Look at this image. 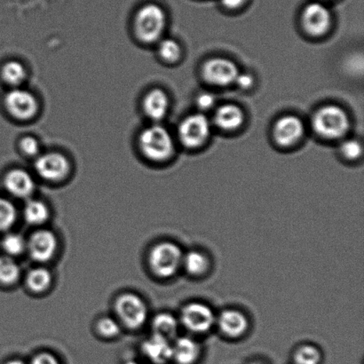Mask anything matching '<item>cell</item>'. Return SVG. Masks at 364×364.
<instances>
[{
  "mask_svg": "<svg viewBox=\"0 0 364 364\" xmlns=\"http://www.w3.org/2000/svg\"><path fill=\"white\" fill-rule=\"evenodd\" d=\"M53 277L51 272L44 267L32 269L25 277L26 287L33 294H44L51 287Z\"/></svg>",
  "mask_w": 364,
  "mask_h": 364,
  "instance_id": "cell-23",
  "label": "cell"
},
{
  "mask_svg": "<svg viewBox=\"0 0 364 364\" xmlns=\"http://www.w3.org/2000/svg\"><path fill=\"white\" fill-rule=\"evenodd\" d=\"M221 4L228 9H235L241 6L245 0H220Z\"/></svg>",
  "mask_w": 364,
  "mask_h": 364,
  "instance_id": "cell-36",
  "label": "cell"
},
{
  "mask_svg": "<svg viewBox=\"0 0 364 364\" xmlns=\"http://www.w3.org/2000/svg\"><path fill=\"white\" fill-rule=\"evenodd\" d=\"M51 216L50 208L45 202L39 199H28L23 208L25 221L31 226L41 227L48 223Z\"/></svg>",
  "mask_w": 364,
  "mask_h": 364,
  "instance_id": "cell-21",
  "label": "cell"
},
{
  "mask_svg": "<svg viewBox=\"0 0 364 364\" xmlns=\"http://www.w3.org/2000/svg\"><path fill=\"white\" fill-rule=\"evenodd\" d=\"M114 309L121 326L127 329L139 330L147 323L148 306L140 296L133 292L120 294L116 299Z\"/></svg>",
  "mask_w": 364,
  "mask_h": 364,
  "instance_id": "cell-4",
  "label": "cell"
},
{
  "mask_svg": "<svg viewBox=\"0 0 364 364\" xmlns=\"http://www.w3.org/2000/svg\"><path fill=\"white\" fill-rule=\"evenodd\" d=\"M59 241L53 231L41 228L27 240V252L35 262L44 264L55 258L58 252Z\"/></svg>",
  "mask_w": 364,
  "mask_h": 364,
  "instance_id": "cell-8",
  "label": "cell"
},
{
  "mask_svg": "<svg viewBox=\"0 0 364 364\" xmlns=\"http://www.w3.org/2000/svg\"><path fill=\"white\" fill-rule=\"evenodd\" d=\"M21 269L16 259L6 255H0V284L12 287L20 280Z\"/></svg>",
  "mask_w": 364,
  "mask_h": 364,
  "instance_id": "cell-24",
  "label": "cell"
},
{
  "mask_svg": "<svg viewBox=\"0 0 364 364\" xmlns=\"http://www.w3.org/2000/svg\"><path fill=\"white\" fill-rule=\"evenodd\" d=\"M180 321L171 313L158 314L151 321L153 334L159 335L173 341L178 337L180 329Z\"/></svg>",
  "mask_w": 364,
  "mask_h": 364,
  "instance_id": "cell-19",
  "label": "cell"
},
{
  "mask_svg": "<svg viewBox=\"0 0 364 364\" xmlns=\"http://www.w3.org/2000/svg\"><path fill=\"white\" fill-rule=\"evenodd\" d=\"M1 77L6 84L16 88L26 80L27 73L23 64L17 60H10L2 67Z\"/></svg>",
  "mask_w": 364,
  "mask_h": 364,
  "instance_id": "cell-26",
  "label": "cell"
},
{
  "mask_svg": "<svg viewBox=\"0 0 364 364\" xmlns=\"http://www.w3.org/2000/svg\"><path fill=\"white\" fill-rule=\"evenodd\" d=\"M7 112L14 119L28 121L37 115L38 102L30 91L19 87L12 88L4 99Z\"/></svg>",
  "mask_w": 364,
  "mask_h": 364,
  "instance_id": "cell-7",
  "label": "cell"
},
{
  "mask_svg": "<svg viewBox=\"0 0 364 364\" xmlns=\"http://www.w3.org/2000/svg\"><path fill=\"white\" fill-rule=\"evenodd\" d=\"M17 209L10 200L0 198V233H6L16 223Z\"/></svg>",
  "mask_w": 364,
  "mask_h": 364,
  "instance_id": "cell-28",
  "label": "cell"
},
{
  "mask_svg": "<svg viewBox=\"0 0 364 364\" xmlns=\"http://www.w3.org/2000/svg\"><path fill=\"white\" fill-rule=\"evenodd\" d=\"M20 149L24 156L30 158H37L41 155V145L37 139L31 136H26L21 139L20 141Z\"/></svg>",
  "mask_w": 364,
  "mask_h": 364,
  "instance_id": "cell-31",
  "label": "cell"
},
{
  "mask_svg": "<svg viewBox=\"0 0 364 364\" xmlns=\"http://www.w3.org/2000/svg\"><path fill=\"white\" fill-rule=\"evenodd\" d=\"M4 187L9 195L18 199H30L36 189L33 177L23 169L9 171L4 178Z\"/></svg>",
  "mask_w": 364,
  "mask_h": 364,
  "instance_id": "cell-14",
  "label": "cell"
},
{
  "mask_svg": "<svg viewBox=\"0 0 364 364\" xmlns=\"http://www.w3.org/2000/svg\"><path fill=\"white\" fill-rule=\"evenodd\" d=\"M216 326L225 337L235 340L244 337L250 329V322L245 314L237 309H227L216 318Z\"/></svg>",
  "mask_w": 364,
  "mask_h": 364,
  "instance_id": "cell-12",
  "label": "cell"
},
{
  "mask_svg": "<svg viewBox=\"0 0 364 364\" xmlns=\"http://www.w3.org/2000/svg\"><path fill=\"white\" fill-rule=\"evenodd\" d=\"M292 364H323V351L312 344H303L294 351Z\"/></svg>",
  "mask_w": 364,
  "mask_h": 364,
  "instance_id": "cell-25",
  "label": "cell"
},
{
  "mask_svg": "<svg viewBox=\"0 0 364 364\" xmlns=\"http://www.w3.org/2000/svg\"><path fill=\"white\" fill-rule=\"evenodd\" d=\"M139 148L146 159L153 162H163L173 153L172 135L160 124H153L141 132L139 136Z\"/></svg>",
  "mask_w": 364,
  "mask_h": 364,
  "instance_id": "cell-3",
  "label": "cell"
},
{
  "mask_svg": "<svg viewBox=\"0 0 364 364\" xmlns=\"http://www.w3.org/2000/svg\"><path fill=\"white\" fill-rule=\"evenodd\" d=\"M28 364H60V363L55 355L48 352H43L36 355Z\"/></svg>",
  "mask_w": 364,
  "mask_h": 364,
  "instance_id": "cell-33",
  "label": "cell"
},
{
  "mask_svg": "<svg viewBox=\"0 0 364 364\" xmlns=\"http://www.w3.org/2000/svg\"><path fill=\"white\" fill-rule=\"evenodd\" d=\"M36 173L43 180L58 182L65 179L70 173V163L65 156L57 152L46 153L37 156Z\"/></svg>",
  "mask_w": 364,
  "mask_h": 364,
  "instance_id": "cell-9",
  "label": "cell"
},
{
  "mask_svg": "<svg viewBox=\"0 0 364 364\" xmlns=\"http://www.w3.org/2000/svg\"><path fill=\"white\" fill-rule=\"evenodd\" d=\"M304 134V124L299 117L284 116L274 124V136L278 144L291 146L301 140Z\"/></svg>",
  "mask_w": 364,
  "mask_h": 364,
  "instance_id": "cell-17",
  "label": "cell"
},
{
  "mask_svg": "<svg viewBox=\"0 0 364 364\" xmlns=\"http://www.w3.org/2000/svg\"><path fill=\"white\" fill-rule=\"evenodd\" d=\"M203 355L202 345L195 338L177 337L173 341L172 363L176 364H198Z\"/></svg>",
  "mask_w": 364,
  "mask_h": 364,
  "instance_id": "cell-16",
  "label": "cell"
},
{
  "mask_svg": "<svg viewBox=\"0 0 364 364\" xmlns=\"http://www.w3.org/2000/svg\"><path fill=\"white\" fill-rule=\"evenodd\" d=\"M184 252L179 245L170 241L160 242L153 246L149 255L151 272L161 279H169L182 267Z\"/></svg>",
  "mask_w": 364,
  "mask_h": 364,
  "instance_id": "cell-1",
  "label": "cell"
},
{
  "mask_svg": "<svg viewBox=\"0 0 364 364\" xmlns=\"http://www.w3.org/2000/svg\"><path fill=\"white\" fill-rule=\"evenodd\" d=\"M121 324L119 320L112 316H102L96 323V331L100 336L105 338H114L119 336Z\"/></svg>",
  "mask_w": 364,
  "mask_h": 364,
  "instance_id": "cell-29",
  "label": "cell"
},
{
  "mask_svg": "<svg viewBox=\"0 0 364 364\" xmlns=\"http://www.w3.org/2000/svg\"><path fill=\"white\" fill-rule=\"evenodd\" d=\"M141 353L152 364H168L172 363L173 341L152 333L142 343Z\"/></svg>",
  "mask_w": 364,
  "mask_h": 364,
  "instance_id": "cell-15",
  "label": "cell"
},
{
  "mask_svg": "<svg viewBox=\"0 0 364 364\" xmlns=\"http://www.w3.org/2000/svg\"><path fill=\"white\" fill-rule=\"evenodd\" d=\"M313 126L321 136L338 139L348 133L350 121L348 114L341 107L329 105L323 107L316 113Z\"/></svg>",
  "mask_w": 364,
  "mask_h": 364,
  "instance_id": "cell-5",
  "label": "cell"
},
{
  "mask_svg": "<svg viewBox=\"0 0 364 364\" xmlns=\"http://www.w3.org/2000/svg\"><path fill=\"white\" fill-rule=\"evenodd\" d=\"M341 151L345 158L353 160L361 156L363 149L358 141L349 140L341 145Z\"/></svg>",
  "mask_w": 364,
  "mask_h": 364,
  "instance_id": "cell-32",
  "label": "cell"
},
{
  "mask_svg": "<svg viewBox=\"0 0 364 364\" xmlns=\"http://www.w3.org/2000/svg\"><path fill=\"white\" fill-rule=\"evenodd\" d=\"M124 364H141V363H139L138 362L136 361H128L126 363Z\"/></svg>",
  "mask_w": 364,
  "mask_h": 364,
  "instance_id": "cell-39",
  "label": "cell"
},
{
  "mask_svg": "<svg viewBox=\"0 0 364 364\" xmlns=\"http://www.w3.org/2000/svg\"><path fill=\"white\" fill-rule=\"evenodd\" d=\"M239 73L237 67L231 60L213 58L207 60L203 68V75L210 84L225 87L234 83Z\"/></svg>",
  "mask_w": 364,
  "mask_h": 364,
  "instance_id": "cell-11",
  "label": "cell"
},
{
  "mask_svg": "<svg viewBox=\"0 0 364 364\" xmlns=\"http://www.w3.org/2000/svg\"><path fill=\"white\" fill-rule=\"evenodd\" d=\"M214 103V97L209 92H203L198 98V105L201 109H208L212 108Z\"/></svg>",
  "mask_w": 364,
  "mask_h": 364,
  "instance_id": "cell-35",
  "label": "cell"
},
{
  "mask_svg": "<svg viewBox=\"0 0 364 364\" xmlns=\"http://www.w3.org/2000/svg\"><path fill=\"white\" fill-rule=\"evenodd\" d=\"M245 364H269V363H267L265 361H263V360L253 359V360H251V361L246 363Z\"/></svg>",
  "mask_w": 364,
  "mask_h": 364,
  "instance_id": "cell-37",
  "label": "cell"
},
{
  "mask_svg": "<svg viewBox=\"0 0 364 364\" xmlns=\"http://www.w3.org/2000/svg\"><path fill=\"white\" fill-rule=\"evenodd\" d=\"M302 20L309 34L321 36L329 30L331 13L322 3L312 2L303 11Z\"/></svg>",
  "mask_w": 364,
  "mask_h": 364,
  "instance_id": "cell-13",
  "label": "cell"
},
{
  "mask_svg": "<svg viewBox=\"0 0 364 364\" xmlns=\"http://www.w3.org/2000/svg\"><path fill=\"white\" fill-rule=\"evenodd\" d=\"M182 267L192 277H202L209 272L210 262L205 252L191 250L184 253Z\"/></svg>",
  "mask_w": 364,
  "mask_h": 364,
  "instance_id": "cell-20",
  "label": "cell"
},
{
  "mask_svg": "<svg viewBox=\"0 0 364 364\" xmlns=\"http://www.w3.org/2000/svg\"><path fill=\"white\" fill-rule=\"evenodd\" d=\"M159 55L167 63H174L179 60L181 50L180 45L171 38L160 39L159 41Z\"/></svg>",
  "mask_w": 364,
  "mask_h": 364,
  "instance_id": "cell-30",
  "label": "cell"
},
{
  "mask_svg": "<svg viewBox=\"0 0 364 364\" xmlns=\"http://www.w3.org/2000/svg\"><path fill=\"white\" fill-rule=\"evenodd\" d=\"M166 25V17L162 7L156 4H147L135 16V35L144 44H152L162 39Z\"/></svg>",
  "mask_w": 364,
  "mask_h": 364,
  "instance_id": "cell-2",
  "label": "cell"
},
{
  "mask_svg": "<svg viewBox=\"0 0 364 364\" xmlns=\"http://www.w3.org/2000/svg\"><path fill=\"white\" fill-rule=\"evenodd\" d=\"M1 248L6 255L16 259V257L26 252L27 240L23 235L9 231L2 237Z\"/></svg>",
  "mask_w": 364,
  "mask_h": 364,
  "instance_id": "cell-27",
  "label": "cell"
},
{
  "mask_svg": "<svg viewBox=\"0 0 364 364\" xmlns=\"http://www.w3.org/2000/svg\"><path fill=\"white\" fill-rule=\"evenodd\" d=\"M235 82L239 87L248 89L252 87L255 80H253L252 75L248 73H238Z\"/></svg>",
  "mask_w": 364,
  "mask_h": 364,
  "instance_id": "cell-34",
  "label": "cell"
},
{
  "mask_svg": "<svg viewBox=\"0 0 364 364\" xmlns=\"http://www.w3.org/2000/svg\"><path fill=\"white\" fill-rule=\"evenodd\" d=\"M5 364H26L23 361H21L20 359H11L9 361H7Z\"/></svg>",
  "mask_w": 364,
  "mask_h": 364,
  "instance_id": "cell-38",
  "label": "cell"
},
{
  "mask_svg": "<svg viewBox=\"0 0 364 364\" xmlns=\"http://www.w3.org/2000/svg\"><path fill=\"white\" fill-rule=\"evenodd\" d=\"M217 316L210 306L202 302H191L181 309L180 323L189 333H208L216 326Z\"/></svg>",
  "mask_w": 364,
  "mask_h": 364,
  "instance_id": "cell-6",
  "label": "cell"
},
{
  "mask_svg": "<svg viewBox=\"0 0 364 364\" xmlns=\"http://www.w3.org/2000/svg\"><path fill=\"white\" fill-rule=\"evenodd\" d=\"M217 126L224 130H235L244 122V113L238 106L227 105L221 106L215 115Z\"/></svg>",
  "mask_w": 364,
  "mask_h": 364,
  "instance_id": "cell-22",
  "label": "cell"
},
{
  "mask_svg": "<svg viewBox=\"0 0 364 364\" xmlns=\"http://www.w3.org/2000/svg\"><path fill=\"white\" fill-rule=\"evenodd\" d=\"M142 108L149 119L159 122L168 112L169 99L161 89H153L145 95Z\"/></svg>",
  "mask_w": 364,
  "mask_h": 364,
  "instance_id": "cell-18",
  "label": "cell"
},
{
  "mask_svg": "<svg viewBox=\"0 0 364 364\" xmlns=\"http://www.w3.org/2000/svg\"><path fill=\"white\" fill-rule=\"evenodd\" d=\"M210 127L208 119L203 114L186 117L179 127L181 144L188 148H198L208 139Z\"/></svg>",
  "mask_w": 364,
  "mask_h": 364,
  "instance_id": "cell-10",
  "label": "cell"
}]
</instances>
